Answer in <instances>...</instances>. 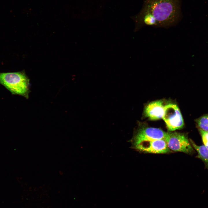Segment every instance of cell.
Wrapping results in <instances>:
<instances>
[{"instance_id": "277c9868", "label": "cell", "mask_w": 208, "mask_h": 208, "mask_svg": "<svg viewBox=\"0 0 208 208\" xmlns=\"http://www.w3.org/2000/svg\"><path fill=\"white\" fill-rule=\"evenodd\" d=\"M162 118L170 131L181 129L184 125L180 110L177 105L174 104L170 103L165 105Z\"/></svg>"}, {"instance_id": "ba28073f", "label": "cell", "mask_w": 208, "mask_h": 208, "mask_svg": "<svg viewBox=\"0 0 208 208\" xmlns=\"http://www.w3.org/2000/svg\"><path fill=\"white\" fill-rule=\"evenodd\" d=\"M190 143L197 151V157L202 159L208 165V148L204 145L198 146L196 145L192 140H190Z\"/></svg>"}, {"instance_id": "3957f363", "label": "cell", "mask_w": 208, "mask_h": 208, "mask_svg": "<svg viewBox=\"0 0 208 208\" xmlns=\"http://www.w3.org/2000/svg\"><path fill=\"white\" fill-rule=\"evenodd\" d=\"M164 140L170 150L189 154L194 152L187 137L183 133L177 132H167Z\"/></svg>"}, {"instance_id": "8992f818", "label": "cell", "mask_w": 208, "mask_h": 208, "mask_svg": "<svg viewBox=\"0 0 208 208\" xmlns=\"http://www.w3.org/2000/svg\"><path fill=\"white\" fill-rule=\"evenodd\" d=\"M133 148L139 151L151 153H166L170 151L164 139L143 142Z\"/></svg>"}, {"instance_id": "5b68a950", "label": "cell", "mask_w": 208, "mask_h": 208, "mask_svg": "<svg viewBox=\"0 0 208 208\" xmlns=\"http://www.w3.org/2000/svg\"><path fill=\"white\" fill-rule=\"evenodd\" d=\"M166 134L167 132L159 128L142 127L138 130L131 141L133 147L143 142L164 139Z\"/></svg>"}, {"instance_id": "6da1fadb", "label": "cell", "mask_w": 208, "mask_h": 208, "mask_svg": "<svg viewBox=\"0 0 208 208\" xmlns=\"http://www.w3.org/2000/svg\"><path fill=\"white\" fill-rule=\"evenodd\" d=\"M140 13L152 15L157 27L168 28L175 25L181 16L180 0H143Z\"/></svg>"}, {"instance_id": "52a82bcc", "label": "cell", "mask_w": 208, "mask_h": 208, "mask_svg": "<svg viewBox=\"0 0 208 208\" xmlns=\"http://www.w3.org/2000/svg\"><path fill=\"white\" fill-rule=\"evenodd\" d=\"M164 106L162 101L151 102L147 105L144 109L145 115L151 120L160 119L162 118Z\"/></svg>"}, {"instance_id": "30bf717a", "label": "cell", "mask_w": 208, "mask_h": 208, "mask_svg": "<svg viewBox=\"0 0 208 208\" xmlns=\"http://www.w3.org/2000/svg\"><path fill=\"white\" fill-rule=\"evenodd\" d=\"M204 145L208 148V131L199 129Z\"/></svg>"}, {"instance_id": "7a4b0ae2", "label": "cell", "mask_w": 208, "mask_h": 208, "mask_svg": "<svg viewBox=\"0 0 208 208\" xmlns=\"http://www.w3.org/2000/svg\"><path fill=\"white\" fill-rule=\"evenodd\" d=\"M0 83L12 93L28 98L29 80L23 72L0 73Z\"/></svg>"}, {"instance_id": "9c48e42d", "label": "cell", "mask_w": 208, "mask_h": 208, "mask_svg": "<svg viewBox=\"0 0 208 208\" xmlns=\"http://www.w3.org/2000/svg\"><path fill=\"white\" fill-rule=\"evenodd\" d=\"M196 121L199 129L208 131V114L201 116Z\"/></svg>"}]
</instances>
